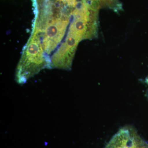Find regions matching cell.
I'll use <instances>...</instances> for the list:
<instances>
[{"instance_id": "obj_3", "label": "cell", "mask_w": 148, "mask_h": 148, "mask_svg": "<svg viewBox=\"0 0 148 148\" xmlns=\"http://www.w3.org/2000/svg\"><path fill=\"white\" fill-rule=\"evenodd\" d=\"M62 1H68L69 0H62Z\"/></svg>"}, {"instance_id": "obj_2", "label": "cell", "mask_w": 148, "mask_h": 148, "mask_svg": "<svg viewBox=\"0 0 148 148\" xmlns=\"http://www.w3.org/2000/svg\"><path fill=\"white\" fill-rule=\"evenodd\" d=\"M146 82H147V84L148 85V77H147V78L146 79Z\"/></svg>"}, {"instance_id": "obj_1", "label": "cell", "mask_w": 148, "mask_h": 148, "mask_svg": "<svg viewBox=\"0 0 148 148\" xmlns=\"http://www.w3.org/2000/svg\"><path fill=\"white\" fill-rule=\"evenodd\" d=\"M105 148H148L133 127L126 126L119 130Z\"/></svg>"}]
</instances>
